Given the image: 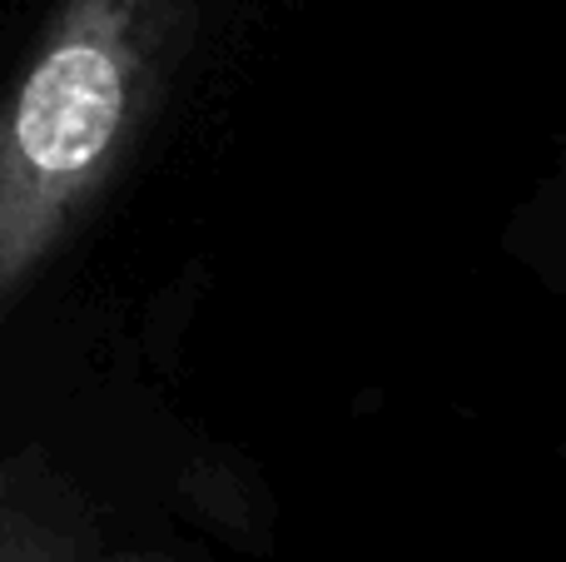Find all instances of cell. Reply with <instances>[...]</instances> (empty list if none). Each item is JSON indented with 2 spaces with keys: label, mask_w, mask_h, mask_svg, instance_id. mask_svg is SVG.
<instances>
[{
  "label": "cell",
  "mask_w": 566,
  "mask_h": 562,
  "mask_svg": "<svg viewBox=\"0 0 566 562\" xmlns=\"http://www.w3.org/2000/svg\"><path fill=\"white\" fill-rule=\"evenodd\" d=\"M90 538L85 503L45 454L0 458V562H75Z\"/></svg>",
  "instance_id": "cell-2"
},
{
  "label": "cell",
  "mask_w": 566,
  "mask_h": 562,
  "mask_svg": "<svg viewBox=\"0 0 566 562\" xmlns=\"http://www.w3.org/2000/svg\"><path fill=\"white\" fill-rule=\"evenodd\" d=\"M159 0H60L0 90V324L109 179L149 100Z\"/></svg>",
  "instance_id": "cell-1"
}]
</instances>
